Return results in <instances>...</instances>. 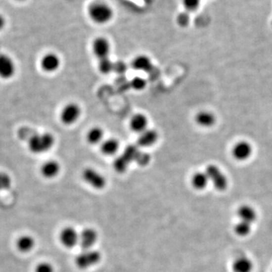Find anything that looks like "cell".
Segmentation results:
<instances>
[{
  "instance_id": "obj_15",
  "label": "cell",
  "mask_w": 272,
  "mask_h": 272,
  "mask_svg": "<svg viewBox=\"0 0 272 272\" xmlns=\"http://www.w3.org/2000/svg\"><path fill=\"white\" fill-rule=\"evenodd\" d=\"M158 139V133L154 130H146L138 136V146L143 147H151Z\"/></svg>"
},
{
  "instance_id": "obj_14",
  "label": "cell",
  "mask_w": 272,
  "mask_h": 272,
  "mask_svg": "<svg viewBox=\"0 0 272 272\" xmlns=\"http://www.w3.org/2000/svg\"><path fill=\"white\" fill-rule=\"evenodd\" d=\"M237 216L240 221L253 225L257 220V213L253 207L242 205L237 210Z\"/></svg>"
},
{
  "instance_id": "obj_28",
  "label": "cell",
  "mask_w": 272,
  "mask_h": 272,
  "mask_svg": "<svg viewBox=\"0 0 272 272\" xmlns=\"http://www.w3.org/2000/svg\"><path fill=\"white\" fill-rule=\"evenodd\" d=\"M181 2L187 12L196 11L200 4V0H181Z\"/></svg>"
},
{
  "instance_id": "obj_16",
  "label": "cell",
  "mask_w": 272,
  "mask_h": 272,
  "mask_svg": "<svg viewBox=\"0 0 272 272\" xmlns=\"http://www.w3.org/2000/svg\"><path fill=\"white\" fill-rule=\"evenodd\" d=\"M36 240L34 237L28 234L21 236L16 241V247L18 251L22 253H28L34 250Z\"/></svg>"
},
{
  "instance_id": "obj_5",
  "label": "cell",
  "mask_w": 272,
  "mask_h": 272,
  "mask_svg": "<svg viewBox=\"0 0 272 272\" xmlns=\"http://www.w3.org/2000/svg\"><path fill=\"white\" fill-rule=\"evenodd\" d=\"M82 177L84 181L93 188L101 190L106 185V180L104 176L92 168H87L83 171Z\"/></svg>"
},
{
  "instance_id": "obj_9",
  "label": "cell",
  "mask_w": 272,
  "mask_h": 272,
  "mask_svg": "<svg viewBox=\"0 0 272 272\" xmlns=\"http://www.w3.org/2000/svg\"><path fill=\"white\" fill-rule=\"evenodd\" d=\"M15 71L14 61L7 54H0V77L8 80L15 75Z\"/></svg>"
},
{
  "instance_id": "obj_7",
  "label": "cell",
  "mask_w": 272,
  "mask_h": 272,
  "mask_svg": "<svg viewBox=\"0 0 272 272\" xmlns=\"http://www.w3.org/2000/svg\"><path fill=\"white\" fill-rule=\"evenodd\" d=\"M80 108L77 104L70 103L64 106L61 113V120L65 125L74 124L80 116Z\"/></svg>"
},
{
  "instance_id": "obj_31",
  "label": "cell",
  "mask_w": 272,
  "mask_h": 272,
  "mask_svg": "<svg viewBox=\"0 0 272 272\" xmlns=\"http://www.w3.org/2000/svg\"><path fill=\"white\" fill-rule=\"evenodd\" d=\"M177 22H178L179 25L182 27L188 25L189 16L187 13H181L177 18Z\"/></svg>"
},
{
  "instance_id": "obj_11",
  "label": "cell",
  "mask_w": 272,
  "mask_h": 272,
  "mask_svg": "<svg viewBox=\"0 0 272 272\" xmlns=\"http://www.w3.org/2000/svg\"><path fill=\"white\" fill-rule=\"evenodd\" d=\"M40 64L44 71L47 73H52L59 68L61 65V60L56 54L48 53L43 57Z\"/></svg>"
},
{
  "instance_id": "obj_6",
  "label": "cell",
  "mask_w": 272,
  "mask_h": 272,
  "mask_svg": "<svg viewBox=\"0 0 272 272\" xmlns=\"http://www.w3.org/2000/svg\"><path fill=\"white\" fill-rule=\"evenodd\" d=\"M79 236L80 233L77 232L74 227L67 226L64 227L60 232V242L66 248L72 249L79 244Z\"/></svg>"
},
{
  "instance_id": "obj_12",
  "label": "cell",
  "mask_w": 272,
  "mask_h": 272,
  "mask_svg": "<svg viewBox=\"0 0 272 272\" xmlns=\"http://www.w3.org/2000/svg\"><path fill=\"white\" fill-rule=\"evenodd\" d=\"M252 147L250 143L247 141H240L233 147L232 154L234 158L237 160H246L252 154Z\"/></svg>"
},
{
  "instance_id": "obj_3",
  "label": "cell",
  "mask_w": 272,
  "mask_h": 272,
  "mask_svg": "<svg viewBox=\"0 0 272 272\" xmlns=\"http://www.w3.org/2000/svg\"><path fill=\"white\" fill-rule=\"evenodd\" d=\"M101 255L97 250L89 249L84 250L76 257L75 263L80 269H90L96 266L101 261Z\"/></svg>"
},
{
  "instance_id": "obj_10",
  "label": "cell",
  "mask_w": 272,
  "mask_h": 272,
  "mask_svg": "<svg viewBox=\"0 0 272 272\" xmlns=\"http://www.w3.org/2000/svg\"><path fill=\"white\" fill-rule=\"evenodd\" d=\"M92 50L94 55L98 59L101 60L108 58L110 51H111V45L107 39L104 37H98L93 42Z\"/></svg>"
},
{
  "instance_id": "obj_24",
  "label": "cell",
  "mask_w": 272,
  "mask_h": 272,
  "mask_svg": "<svg viewBox=\"0 0 272 272\" xmlns=\"http://www.w3.org/2000/svg\"><path fill=\"white\" fill-rule=\"evenodd\" d=\"M252 225L239 221L234 226V232L240 237H246L251 232Z\"/></svg>"
},
{
  "instance_id": "obj_23",
  "label": "cell",
  "mask_w": 272,
  "mask_h": 272,
  "mask_svg": "<svg viewBox=\"0 0 272 272\" xmlns=\"http://www.w3.org/2000/svg\"><path fill=\"white\" fill-rule=\"evenodd\" d=\"M104 136V132L99 127L91 128L87 133V139L91 144H96L101 142Z\"/></svg>"
},
{
  "instance_id": "obj_1",
  "label": "cell",
  "mask_w": 272,
  "mask_h": 272,
  "mask_svg": "<svg viewBox=\"0 0 272 272\" xmlns=\"http://www.w3.org/2000/svg\"><path fill=\"white\" fill-rule=\"evenodd\" d=\"M88 15L93 22L98 24L108 23L114 16L112 8L102 2H95L89 6Z\"/></svg>"
},
{
  "instance_id": "obj_29",
  "label": "cell",
  "mask_w": 272,
  "mask_h": 272,
  "mask_svg": "<svg viewBox=\"0 0 272 272\" xmlns=\"http://www.w3.org/2000/svg\"><path fill=\"white\" fill-rule=\"evenodd\" d=\"M131 86L134 90H142L145 88L146 80L142 77H136L132 80Z\"/></svg>"
},
{
  "instance_id": "obj_26",
  "label": "cell",
  "mask_w": 272,
  "mask_h": 272,
  "mask_svg": "<svg viewBox=\"0 0 272 272\" xmlns=\"http://www.w3.org/2000/svg\"><path fill=\"white\" fill-rule=\"evenodd\" d=\"M98 68L102 74H110L114 70V64L109 58H103L99 60L98 63Z\"/></svg>"
},
{
  "instance_id": "obj_18",
  "label": "cell",
  "mask_w": 272,
  "mask_h": 272,
  "mask_svg": "<svg viewBox=\"0 0 272 272\" xmlns=\"http://www.w3.org/2000/svg\"><path fill=\"white\" fill-rule=\"evenodd\" d=\"M147 119L142 114H135L130 120V127L136 133H141L147 130Z\"/></svg>"
},
{
  "instance_id": "obj_30",
  "label": "cell",
  "mask_w": 272,
  "mask_h": 272,
  "mask_svg": "<svg viewBox=\"0 0 272 272\" xmlns=\"http://www.w3.org/2000/svg\"><path fill=\"white\" fill-rule=\"evenodd\" d=\"M34 272H54V269L49 263L44 262L36 266Z\"/></svg>"
},
{
  "instance_id": "obj_32",
  "label": "cell",
  "mask_w": 272,
  "mask_h": 272,
  "mask_svg": "<svg viewBox=\"0 0 272 272\" xmlns=\"http://www.w3.org/2000/svg\"><path fill=\"white\" fill-rule=\"evenodd\" d=\"M5 19H4V18L2 16V15H0V30L3 28L4 26H5Z\"/></svg>"
},
{
  "instance_id": "obj_8",
  "label": "cell",
  "mask_w": 272,
  "mask_h": 272,
  "mask_svg": "<svg viewBox=\"0 0 272 272\" xmlns=\"http://www.w3.org/2000/svg\"><path fill=\"white\" fill-rule=\"evenodd\" d=\"M98 240V233L94 229L87 227L80 233L79 244L83 250L92 248Z\"/></svg>"
},
{
  "instance_id": "obj_13",
  "label": "cell",
  "mask_w": 272,
  "mask_h": 272,
  "mask_svg": "<svg viewBox=\"0 0 272 272\" xmlns=\"http://www.w3.org/2000/svg\"><path fill=\"white\" fill-rule=\"evenodd\" d=\"M61 167L59 163L55 160H48L45 162L40 168V173L44 178L51 180L59 174Z\"/></svg>"
},
{
  "instance_id": "obj_19",
  "label": "cell",
  "mask_w": 272,
  "mask_h": 272,
  "mask_svg": "<svg viewBox=\"0 0 272 272\" xmlns=\"http://www.w3.org/2000/svg\"><path fill=\"white\" fill-rule=\"evenodd\" d=\"M132 67L136 71H148L152 68V63L148 57L141 54L133 60Z\"/></svg>"
},
{
  "instance_id": "obj_27",
  "label": "cell",
  "mask_w": 272,
  "mask_h": 272,
  "mask_svg": "<svg viewBox=\"0 0 272 272\" xmlns=\"http://www.w3.org/2000/svg\"><path fill=\"white\" fill-rule=\"evenodd\" d=\"M12 180L9 175L4 172H0V191L6 190L11 187Z\"/></svg>"
},
{
  "instance_id": "obj_33",
  "label": "cell",
  "mask_w": 272,
  "mask_h": 272,
  "mask_svg": "<svg viewBox=\"0 0 272 272\" xmlns=\"http://www.w3.org/2000/svg\"><path fill=\"white\" fill-rule=\"evenodd\" d=\"M16 1H21H21H25V0H16Z\"/></svg>"
},
{
  "instance_id": "obj_17",
  "label": "cell",
  "mask_w": 272,
  "mask_h": 272,
  "mask_svg": "<svg viewBox=\"0 0 272 272\" xmlns=\"http://www.w3.org/2000/svg\"><path fill=\"white\" fill-rule=\"evenodd\" d=\"M253 269V262L246 256H239L232 265L234 272H251Z\"/></svg>"
},
{
  "instance_id": "obj_21",
  "label": "cell",
  "mask_w": 272,
  "mask_h": 272,
  "mask_svg": "<svg viewBox=\"0 0 272 272\" xmlns=\"http://www.w3.org/2000/svg\"><path fill=\"white\" fill-rule=\"evenodd\" d=\"M196 123L200 127H210L216 123L214 114L209 111H200L195 117Z\"/></svg>"
},
{
  "instance_id": "obj_25",
  "label": "cell",
  "mask_w": 272,
  "mask_h": 272,
  "mask_svg": "<svg viewBox=\"0 0 272 272\" xmlns=\"http://www.w3.org/2000/svg\"><path fill=\"white\" fill-rule=\"evenodd\" d=\"M130 161L131 160L127 156L124 155H124L120 156V157L116 159L115 161H114V169L118 173H124L127 170V168H128Z\"/></svg>"
},
{
  "instance_id": "obj_2",
  "label": "cell",
  "mask_w": 272,
  "mask_h": 272,
  "mask_svg": "<svg viewBox=\"0 0 272 272\" xmlns=\"http://www.w3.org/2000/svg\"><path fill=\"white\" fill-rule=\"evenodd\" d=\"M54 138L50 133L35 134L28 140V147L34 154H40L47 152L52 148Z\"/></svg>"
},
{
  "instance_id": "obj_22",
  "label": "cell",
  "mask_w": 272,
  "mask_h": 272,
  "mask_svg": "<svg viewBox=\"0 0 272 272\" xmlns=\"http://www.w3.org/2000/svg\"><path fill=\"white\" fill-rule=\"evenodd\" d=\"M119 148V143L114 138H108L101 143V151L106 155H113Z\"/></svg>"
},
{
  "instance_id": "obj_20",
  "label": "cell",
  "mask_w": 272,
  "mask_h": 272,
  "mask_svg": "<svg viewBox=\"0 0 272 272\" xmlns=\"http://www.w3.org/2000/svg\"><path fill=\"white\" fill-rule=\"evenodd\" d=\"M209 181L210 180H209L207 173H203V172H197V173H194L190 180V183L192 184L193 187L196 190H199L205 189Z\"/></svg>"
},
{
  "instance_id": "obj_4",
  "label": "cell",
  "mask_w": 272,
  "mask_h": 272,
  "mask_svg": "<svg viewBox=\"0 0 272 272\" xmlns=\"http://www.w3.org/2000/svg\"><path fill=\"white\" fill-rule=\"evenodd\" d=\"M205 173L208 176L209 180L211 181L216 190L223 191L227 188V177L219 167L215 165H209Z\"/></svg>"
}]
</instances>
